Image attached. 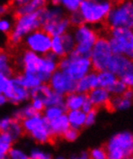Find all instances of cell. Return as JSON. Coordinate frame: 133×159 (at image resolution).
Returning <instances> with one entry per match:
<instances>
[{"mask_svg": "<svg viewBox=\"0 0 133 159\" xmlns=\"http://www.w3.org/2000/svg\"><path fill=\"white\" fill-rule=\"evenodd\" d=\"M114 3L106 0H81L79 13L85 24L97 26L106 21Z\"/></svg>", "mask_w": 133, "mask_h": 159, "instance_id": "6da1fadb", "label": "cell"}, {"mask_svg": "<svg viewBox=\"0 0 133 159\" xmlns=\"http://www.w3.org/2000/svg\"><path fill=\"white\" fill-rule=\"evenodd\" d=\"M58 69L66 72L75 82L94 70L90 58L79 56L74 51L66 57L59 59Z\"/></svg>", "mask_w": 133, "mask_h": 159, "instance_id": "7a4b0ae2", "label": "cell"}, {"mask_svg": "<svg viewBox=\"0 0 133 159\" xmlns=\"http://www.w3.org/2000/svg\"><path fill=\"white\" fill-rule=\"evenodd\" d=\"M42 28L40 11L33 14L16 17L13 30L9 36V41L14 45L20 44L26 37Z\"/></svg>", "mask_w": 133, "mask_h": 159, "instance_id": "3957f363", "label": "cell"}, {"mask_svg": "<svg viewBox=\"0 0 133 159\" xmlns=\"http://www.w3.org/2000/svg\"><path fill=\"white\" fill-rule=\"evenodd\" d=\"M107 159H125L133 155V135L129 131L114 134L105 145Z\"/></svg>", "mask_w": 133, "mask_h": 159, "instance_id": "277c9868", "label": "cell"}, {"mask_svg": "<svg viewBox=\"0 0 133 159\" xmlns=\"http://www.w3.org/2000/svg\"><path fill=\"white\" fill-rule=\"evenodd\" d=\"M71 33L75 41L74 52L79 56L90 58L94 45L99 38L97 28L84 23L75 27Z\"/></svg>", "mask_w": 133, "mask_h": 159, "instance_id": "5b68a950", "label": "cell"}, {"mask_svg": "<svg viewBox=\"0 0 133 159\" xmlns=\"http://www.w3.org/2000/svg\"><path fill=\"white\" fill-rule=\"evenodd\" d=\"M108 41L114 55L126 56L133 61V29H110Z\"/></svg>", "mask_w": 133, "mask_h": 159, "instance_id": "8992f818", "label": "cell"}, {"mask_svg": "<svg viewBox=\"0 0 133 159\" xmlns=\"http://www.w3.org/2000/svg\"><path fill=\"white\" fill-rule=\"evenodd\" d=\"M106 24L110 29H133V1H122L114 4L106 18Z\"/></svg>", "mask_w": 133, "mask_h": 159, "instance_id": "52a82bcc", "label": "cell"}, {"mask_svg": "<svg viewBox=\"0 0 133 159\" xmlns=\"http://www.w3.org/2000/svg\"><path fill=\"white\" fill-rule=\"evenodd\" d=\"M113 56L114 53L111 49L108 38L99 37L97 43H94L90 55L93 70L96 72L106 70Z\"/></svg>", "mask_w": 133, "mask_h": 159, "instance_id": "ba28073f", "label": "cell"}, {"mask_svg": "<svg viewBox=\"0 0 133 159\" xmlns=\"http://www.w3.org/2000/svg\"><path fill=\"white\" fill-rule=\"evenodd\" d=\"M27 50H30L39 56H45L50 53L52 37L42 28L28 35L23 40Z\"/></svg>", "mask_w": 133, "mask_h": 159, "instance_id": "9c48e42d", "label": "cell"}, {"mask_svg": "<svg viewBox=\"0 0 133 159\" xmlns=\"http://www.w3.org/2000/svg\"><path fill=\"white\" fill-rule=\"evenodd\" d=\"M47 84L53 92L64 97L76 91V82L59 69L52 74Z\"/></svg>", "mask_w": 133, "mask_h": 159, "instance_id": "30bf717a", "label": "cell"}, {"mask_svg": "<svg viewBox=\"0 0 133 159\" xmlns=\"http://www.w3.org/2000/svg\"><path fill=\"white\" fill-rule=\"evenodd\" d=\"M3 95L8 102L18 105L30 99V91L26 90L18 84L14 77H10L3 90Z\"/></svg>", "mask_w": 133, "mask_h": 159, "instance_id": "8fae6325", "label": "cell"}, {"mask_svg": "<svg viewBox=\"0 0 133 159\" xmlns=\"http://www.w3.org/2000/svg\"><path fill=\"white\" fill-rule=\"evenodd\" d=\"M107 70L121 79L123 76L133 73V61L126 56L114 55Z\"/></svg>", "mask_w": 133, "mask_h": 159, "instance_id": "7c38bea8", "label": "cell"}, {"mask_svg": "<svg viewBox=\"0 0 133 159\" xmlns=\"http://www.w3.org/2000/svg\"><path fill=\"white\" fill-rule=\"evenodd\" d=\"M47 4L44 0H16L13 3L14 14L16 16L36 13Z\"/></svg>", "mask_w": 133, "mask_h": 159, "instance_id": "4fadbf2b", "label": "cell"}, {"mask_svg": "<svg viewBox=\"0 0 133 159\" xmlns=\"http://www.w3.org/2000/svg\"><path fill=\"white\" fill-rule=\"evenodd\" d=\"M65 16H66V12L59 5L58 1H52L49 4H46L40 10V18L42 21V25L47 22H52L61 20Z\"/></svg>", "mask_w": 133, "mask_h": 159, "instance_id": "5bb4252c", "label": "cell"}, {"mask_svg": "<svg viewBox=\"0 0 133 159\" xmlns=\"http://www.w3.org/2000/svg\"><path fill=\"white\" fill-rule=\"evenodd\" d=\"M18 61H20V66L22 69V72L37 74L41 65L42 56L26 49L22 52Z\"/></svg>", "mask_w": 133, "mask_h": 159, "instance_id": "9a60e30c", "label": "cell"}, {"mask_svg": "<svg viewBox=\"0 0 133 159\" xmlns=\"http://www.w3.org/2000/svg\"><path fill=\"white\" fill-rule=\"evenodd\" d=\"M71 22L68 16H65L61 20H55L52 22H47L42 25V29L48 34L50 37H62L63 35L70 32Z\"/></svg>", "mask_w": 133, "mask_h": 159, "instance_id": "2e32d148", "label": "cell"}, {"mask_svg": "<svg viewBox=\"0 0 133 159\" xmlns=\"http://www.w3.org/2000/svg\"><path fill=\"white\" fill-rule=\"evenodd\" d=\"M88 100L93 104L94 108H101L109 106L112 96L108 90L98 87L91 91L87 95Z\"/></svg>", "mask_w": 133, "mask_h": 159, "instance_id": "e0dca14e", "label": "cell"}, {"mask_svg": "<svg viewBox=\"0 0 133 159\" xmlns=\"http://www.w3.org/2000/svg\"><path fill=\"white\" fill-rule=\"evenodd\" d=\"M28 135L30 136V138L33 141L41 145L49 143L52 140V135L49 129L48 121L45 119L36 128H34Z\"/></svg>", "mask_w": 133, "mask_h": 159, "instance_id": "ac0fdd59", "label": "cell"}, {"mask_svg": "<svg viewBox=\"0 0 133 159\" xmlns=\"http://www.w3.org/2000/svg\"><path fill=\"white\" fill-rule=\"evenodd\" d=\"M99 87L98 83V76L97 72L93 70L86 76H84L80 80L76 82V91L79 93H83V95H88V93Z\"/></svg>", "mask_w": 133, "mask_h": 159, "instance_id": "d6986e66", "label": "cell"}, {"mask_svg": "<svg viewBox=\"0 0 133 159\" xmlns=\"http://www.w3.org/2000/svg\"><path fill=\"white\" fill-rule=\"evenodd\" d=\"M48 125H49V129H50L52 138L63 137L64 134L71 128L66 114L57 118L51 121H48Z\"/></svg>", "mask_w": 133, "mask_h": 159, "instance_id": "ffe728a7", "label": "cell"}, {"mask_svg": "<svg viewBox=\"0 0 133 159\" xmlns=\"http://www.w3.org/2000/svg\"><path fill=\"white\" fill-rule=\"evenodd\" d=\"M88 99L87 95H83V93H79L77 92H74L72 93L65 97V103L64 106L66 110L69 111H78L81 110L82 106Z\"/></svg>", "mask_w": 133, "mask_h": 159, "instance_id": "44dd1931", "label": "cell"}, {"mask_svg": "<svg viewBox=\"0 0 133 159\" xmlns=\"http://www.w3.org/2000/svg\"><path fill=\"white\" fill-rule=\"evenodd\" d=\"M14 78L21 86H22L28 91H32L33 89L39 87L43 84L37 74L34 73L22 72L21 74H17V75L14 76Z\"/></svg>", "mask_w": 133, "mask_h": 159, "instance_id": "7402d4cb", "label": "cell"}, {"mask_svg": "<svg viewBox=\"0 0 133 159\" xmlns=\"http://www.w3.org/2000/svg\"><path fill=\"white\" fill-rule=\"evenodd\" d=\"M66 117H68L69 123L71 128L79 130L85 127L86 123V114L83 113L81 110L78 111H69L66 112Z\"/></svg>", "mask_w": 133, "mask_h": 159, "instance_id": "603a6c76", "label": "cell"}, {"mask_svg": "<svg viewBox=\"0 0 133 159\" xmlns=\"http://www.w3.org/2000/svg\"><path fill=\"white\" fill-rule=\"evenodd\" d=\"M97 76H98L99 87L106 89V90H108L113 84L119 79L115 74L112 73L108 70L97 72Z\"/></svg>", "mask_w": 133, "mask_h": 159, "instance_id": "cb8c5ba5", "label": "cell"}, {"mask_svg": "<svg viewBox=\"0 0 133 159\" xmlns=\"http://www.w3.org/2000/svg\"><path fill=\"white\" fill-rule=\"evenodd\" d=\"M14 139L7 132L0 133V158H8V154L14 147Z\"/></svg>", "mask_w": 133, "mask_h": 159, "instance_id": "d4e9b609", "label": "cell"}, {"mask_svg": "<svg viewBox=\"0 0 133 159\" xmlns=\"http://www.w3.org/2000/svg\"><path fill=\"white\" fill-rule=\"evenodd\" d=\"M36 114V111L33 109V107L31 106L30 103H27L20 108H17L16 110L14 111L13 113V116L12 118L16 120H18V121H22L23 120L25 119H28V118H31L33 116H35Z\"/></svg>", "mask_w": 133, "mask_h": 159, "instance_id": "484cf974", "label": "cell"}, {"mask_svg": "<svg viewBox=\"0 0 133 159\" xmlns=\"http://www.w3.org/2000/svg\"><path fill=\"white\" fill-rule=\"evenodd\" d=\"M0 74L7 77H12L13 74V67L10 57L3 50H0Z\"/></svg>", "mask_w": 133, "mask_h": 159, "instance_id": "4316f807", "label": "cell"}, {"mask_svg": "<svg viewBox=\"0 0 133 159\" xmlns=\"http://www.w3.org/2000/svg\"><path fill=\"white\" fill-rule=\"evenodd\" d=\"M65 114H66L65 106H49L44 108L42 115L47 121H51Z\"/></svg>", "mask_w": 133, "mask_h": 159, "instance_id": "83f0119b", "label": "cell"}, {"mask_svg": "<svg viewBox=\"0 0 133 159\" xmlns=\"http://www.w3.org/2000/svg\"><path fill=\"white\" fill-rule=\"evenodd\" d=\"M133 104V102L123 98L122 97H112L109 103V108L114 111H126L129 109Z\"/></svg>", "mask_w": 133, "mask_h": 159, "instance_id": "f1b7e54d", "label": "cell"}, {"mask_svg": "<svg viewBox=\"0 0 133 159\" xmlns=\"http://www.w3.org/2000/svg\"><path fill=\"white\" fill-rule=\"evenodd\" d=\"M52 90L49 87V85L47 83L42 84L39 87H37L35 89H33L32 91H30V98H40L43 101H44V99L48 97L51 93Z\"/></svg>", "mask_w": 133, "mask_h": 159, "instance_id": "f546056e", "label": "cell"}, {"mask_svg": "<svg viewBox=\"0 0 133 159\" xmlns=\"http://www.w3.org/2000/svg\"><path fill=\"white\" fill-rule=\"evenodd\" d=\"M50 52L52 54H54L58 59H62V58L66 57V56H68L65 50L61 37H54V38H52Z\"/></svg>", "mask_w": 133, "mask_h": 159, "instance_id": "4dcf8cb0", "label": "cell"}, {"mask_svg": "<svg viewBox=\"0 0 133 159\" xmlns=\"http://www.w3.org/2000/svg\"><path fill=\"white\" fill-rule=\"evenodd\" d=\"M58 3L65 12L73 14L79 11L81 0H58Z\"/></svg>", "mask_w": 133, "mask_h": 159, "instance_id": "1f68e13d", "label": "cell"}, {"mask_svg": "<svg viewBox=\"0 0 133 159\" xmlns=\"http://www.w3.org/2000/svg\"><path fill=\"white\" fill-rule=\"evenodd\" d=\"M44 104L45 107L49 106H64L65 103V97L61 96L59 93H57L55 92H51L50 95L44 99Z\"/></svg>", "mask_w": 133, "mask_h": 159, "instance_id": "d6a6232c", "label": "cell"}, {"mask_svg": "<svg viewBox=\"0 0 133 159\" xmlns=\"http://www.w3.org/2000/svg\"><path fill=\"white\" fill-rule=\"evenodd\" d=\"M7 133L11 135V137L14 139V141H16V140L21 138L22 135L24 134L21 121H18V120H16L13 119V123H12L10 128H9V130L7 131Z\"/></svg>", "mask_w": 133, "mask_h": 159, "instance_id": "836d02e7", "label": "cell"}, {"mask_svg": "<svg viewBox=\"0 0 133 159\" xmlns=\"http://www.w3.org/2000/svg\"><path fill=\"white\" fill-rule=\"evenodd\" d=\"M61 38H62V42L64 44L65 50L66 52V55H69L71 52H73L75 49V41H74L72 33L71 32L66 33V34L63 35Z\"/></svg>", "mask_w": 133, "mask_h": 159, "instance_id": "e575fe53", "label": "cell"}, {"mask_svg": "<svg viewBox=\"0 0 133 159\" xmlns=\"http://www.w3.org/2000/svg\"><path fill=\"white\" fill-rule=\"evenodd\" d=\"M29 155L31 159H53V156L49 152L39 147L32 148L29 152Z\"/></svg>", "mask_w": 133, "mask_h": 159, "instance_id": "d590c367", "label": "cell"}, {"mask_svg": "<svg viewBox=\"0 0 133 159\" xmlns=\"http://www.w3.org/2000/svg\"><path fill=\"white\" fill-rule=\"evenodd\" d=\"M127 90L126 86L120 79H118L113 85L108 89V92L111 93L112 97H122L125 92Z\"/></svg>", "mask_w": 133, "mask_h": 159, "instance_id": "8d00e7d4", "label": "cell"}, {"mask_svg": "<svg viewBox=\"0 0 133 159\" xmlns=\"http://www.w3.org/2000/svg\"><path fill=\"white\" fill-rule=\"evenodd\" d=\"M14 27V21L11 17L9 16H2L0 17V33L2 34H9L12 32Z\"/></svg>", "mask_w": 133, "mask_h": 159, "instance_id": "74e56055", "label": "cell"}, {"mask_svg": "<svg viewBox=\"0 0 133 159\" xmlns=\"http://www.w3.org/2000/svg\"><path fill=\"white\" fill-rule=\"evenodd\" d=\"M8 159H31V157L24 149L17 147H13L8 154Z\"/></svg>", "mask_w": 133, "mask_h": 159, "instance_id": "f35d334b", "label": "cell"}, {"mask_svg": "<svg viewBox=\"0 0 133 159\" xmlns=\"http://www.w3.org/2000/svg\"><path fill=\"white\" fill-rule=\"evenodd\" d=\"M90 159H107V153L104 148H94L89 152Z\"/></svg>", "mask_w": 133, "mask_h": 159, "instance_id": "ab89813d", "label": "cell"}, {"mask_svg": "<svg viewBox=\"0 0 133 159\" xmlns=\"http://www.w3.org/2000/svg\"><path fill=\"white\" fill-rule=\"evenodd\" d=\"M68 17H69V20L71 22V25L73 26L74 28L75 27H78V26H80L82 24H84L83 17L80 15L79 11L76 12V13H73V14H70V16Z\"/></svg>", "mask_w": 133, "mask_h": 159, "instance_id": "60d3db41", "label": "cell"}, {"mask_svg": "<svg viewBox=\"0 0 133 159\" xmlns=\"http://www.w3.org/2000/svg\"><path fill=\"white\" fill-rule=\"evenodd\" d=\"M30 104L33 107V109L36 111V113H38V114L43 113L44 108H45L44 102L42 99H40V98H33V99H31Z\"/></svg>", "mask_w": 133, "mask_h": 159, "instance_id": "b9f144b4", "label": "cell"}, {"mask_svg": "<svg viewBox=\"0 0 133 159\" xmlns=\"http://www.w3.org/2000/svg\"><path fill=\"white\" fill-rule=\"evenodd\" d=\"M13 123L12 117H4L0 119V133L7 132Z\"/></svg>", "mask_w": 133, "mask_h": 159, "instance_id": "7bdbcfd3", "label": "cell"}, {"mask_svg": "<svg viewBox=\"0 0 133 159\" xmlns=\"http://www.w3.org/2000/svg\"><path fill=\"white\" fill-rule=\"evenodd\" d=\"M78 137H79V131L76 129L71 128V127L63 136V138L68 142H74L75 140H77Z\"/></svg>", "mask_w": 133, "mask_h": 159, "instance_id": "ee69618b", "label": "cell"}, {"mask_svg": "<svg viewBox=\"0 0 133 159\" xmlns=\"http://www.w3.org/2000/svg\"><path fill=\"white\" fill-rule=\"evenodd\" d=\"M97 118H98V110L94 109L93 111H91L90 113L86 114V123H85V126L89 127L92 126L93 125H94V123L97 121Z\"/></svg>", "mask_w": 133, "mask_h": 159, "instance_id": "f6af8a7d", "label": "cell"}, {"mask_svg": "<svg viewBox=\"0 0 133 159\" xmlns=\"http://www.w3.org/2000/svg\"><path fill=\"white\" fill-rule=\"evenodd\" d=\"M120 80L125 84L127 89H133V73L122 77Z\"/></svg>", "mask_w": 133, "mask_h": 159, "instance_id": "bcb514c9", "label": "cell"}, {"mask_svg": "<svg viewBox=\"0 0 133 159\" xmlns=\"http://www.w3.org/2000/svg\"><path fill=\"white\" fill-rule=\"evenodd\" d=\"M94 109H96L94 106H93V104L91 103V102L87 99L86 100V102L84 103V105L82 106V108H81V111L83 112V113H85V114H88V113H90L91 111H93Z\"/></svg>", "mask_w": 133, "mask_h": 159, "instance_id": "7dc6e473", "label": "cell"}, {"mask_svg": "<svg viewBox=\"0 0 133 159\" xmlns=\"http://www.w3.org/2000/svg\"><path fill=\"white\" fill-rule=\"evenodd\" d=\"M71 159H90L89 152H81L79 153H75L71 156Z\"/></svg>", "mask_w": 133, "mask_h": 159, "instance_id": "c3c4849f", "label": "cell"}, {"mask_svg": "<svg viewBox=\"0 0 133 159\" xmlns=\"http://www.w3.org/2000/svg\"><path fill=\"white\" fill-rule=\"evenodd\" d=\"M9 78H10V77H7L5 75L0 74V95H2V93H3V90H4L5 86H6Z\"/></svg>", "mask_w": 133, "mask_h": 159, "instance_id": "681fc988", "label": "cell"}, {"mask_svg": "<svg viewBox=\"0 0 133 159\" xmlns=\"http://www.w3.org/2000/svg\"><path fill=\"white\" fill-rule=\"evenodd\" d=\"M9 12V5L3 2H0V17L5 16Z\"/></svg>", "mask_w": 133, "mask_h": 159, "instance_id": "f907efd6", "label": "cell"}, {"mask_svg": "<svg viewBox=\"0 0 133 159\" xmlns=\"http://www.w3.org/2000/svg\"><path fill=\"white\" fill-rule=\"evenodd\" d=\"M122 97L123 98H126V99L133 102V89H127Z\"/></svg>", "mask_w": 133, "mask_h": 159, "instance_id": "816d5d0a", "label": "cell"}, {"mask_svg": "<svg viewBox=\"0 0 133 159\" xmlns=\"http://www.w3.org/2000/svg\"><path fill=\"white\" fill-rule=\"evenodd\" d=\"M8 102V100H7V98H5V96L3 95H0V107H2L3 105H5L6 103Z\"/></svg>", "mask_w": 133, "mask_h": 159, "instance_id": "f5cc1de1", "label": "cell"}, {"mask_svg": "<svg viewBox=\"0 0 133 159\" xmlns=\"http://www.w3.org/2000/svg\"><path fill=\"white\" fill-rule=\"evenodd\" d=\"M55 159H66L65 157H63V156H58V157H56Z\"/></svg>", "mask_w": 133, "mask_h": 159, "instance_id": "db71d44e", "label": "cell"}, {"mask_svg": "<svg viewBox=\"0 0 133 159\" xmlns=\"http://www.w3.org/2000/svg\"><path fill=\"white\" fill-rule=\"evenodd\" d=\"M125 159H133V155H131V156H128V157H126Z\"/></svg>", "mask_w": 133, "mask_h": 159, "instance_id": "11a10c76", "label": "cell"}, {"mask_svg": "<svg viewBox=\"0 0 133 159\" xmlns=\"http://www.w3.org/2000/svg\"><path fill=\"white\" fill-rule=\"evenodd\" d=\"M0 159H8V158H0Z\"/></svg>", "mask_w": 133, "mask_h": 159, "instance_id": "9f6ffc18", "label": "cell"}, {"mask_svg": "<svg viewBox=\"0 0 133 159\" xmlns=\"http://www.w3.org/2000/svg\"><path fill=\"white\" fill-rule=\"evenodd\" d=\"M132 135H133V133H132Z\"/></svg>", "mask_w": 133, "mask_h": 159, "instance_id": "6f0895ef", "label": "cell"}]
</instances>
